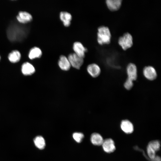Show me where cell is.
I'll use <instances>...</instances> for the list:
<instances>
[{
  "mask_svg": "<svg viewBox=\"0 0 161 161\" xmlns=\"http://www.w3.org/2000/svg\"><path fill=\"white\" fill-rule=\"evenodd\" d=\"M28 29L17 24H10L7 31L8 39L12 42L21 41L24 39L28 33Z\"/></svg>",
  "mask_w": 161,
  "mask_h": 161,
  "instance_id": "6da1fadb",
  "label": "cell"
},
{
  "mask_svg": "<svg viewBox=\"0 0 161 161\" xmlns=\"http://www.w3.org/2000/svg\"><path fill=\"white\" fill-rule=\"evenodd\" d=\"M97 40L101 45L108 44L110 43L111 35L109 28L106 26H101L97 29Z\"/></svg>",
  "mask_w": 161,
  "mask_h": 161,
  "instance_id": "7a4b0ae2",
  "label": "cell"
},
{
  "mask_svg": "<svg viewBox=\"0 0 161 161\" xmlns=\"http://www.w3.org/2000/svg\"><path fill=\"white\" fill-rule=\"evenodd\" d=\"M118 43L124 50L130 48L133 44V38L131 35L128 32L124 33L119 38Z\"/></svg>",
  "mask_w": 161,
  "mask_h": 161,
  "instance_id": "3957f363",
  "label": "cell"
},
{
  "mask_svg": "<svg viewBox=\"0 0 161 161\" xmlns=\"http://www.w3.org/2000/svg\"><path fill=\"white\" fill-rule=\"evenodd\" d=\"M67 58L71 66L77 69H79L83 64V58L74 53L69 54Z\"/></svg>",
  "mask_w": 161,
  "mask_h": 161,
  "instance_id": "277c9868",
  "label": "cell"
},
{
  "mask_svg": "<svg viewBox=\"0 0 161 161\" xmlns=\"http://www.w3.org/2000/svg\"><path fill=\"white\" fill-rule=\"evenodd\" d=\"M72 48L74 53L82 58H83L85 57V53L87 49L80 42H75L73 44Z\"/></svg>",
  "mask_w": 161,
  "mask_h": 161,
  "instance_id": "5b68a950",
  "label": "cell"
},
{
  "mask_svg": "<svg viewBox=\"0 0 161 161\" xmlns=\"http://www.w3.org/2000/svg\"><path fill=\"white\" fill-rule=\"evenodd\" d=\"M143 74L145 78L148 80H153L157 77V73L155 69L151 66L145 67L143 69Z\"/></svg>",
  "mask_w": 161,
  "mask_h": 161,
  "instance_id": "8992f818",
  "label": "cell"
},
{
  "mask_svg": "<svg viewBox=\"0 0 161 161\" xmlns=\"http://www.w3.org/2000/svg\"><path fill=\"white\" fill-rule=\"evenodd\" d=\"M102 145L104 151L107 153L113 152L116 149L114 142L111 138H107L104 140Z\"/></svg>",
  "mask_w": 161,
  "mask_h": 161,
  "instance_id": "52a82bcc",
  "label": "cell"
},
{
  "mask_svg": "<svg viewBox=\"0 0 161 161\" xmlns=\"http://www.w3.org/2000/svg\"><path fill=\"white\" fill-rule=\"evenodd\" d=\"M126 72L128 78L133 81L135 80L137 78V69L136 65L132 63H129L126 68Z\"/></svg>",
  "mask_w": 161,
  "mask_h": 161,
  "instance_id": "ba28073f",
  "label": "cell"
},
{
  "mask_svg": "<svg viewBox=\"0 0 161 161\" xmlns=\"http://www.w3.org/2000/svg\"><path fill=\"white\" fill-rule=\"evenodd\" d=\"M58 64L61 70L65 71L69 70L71 66L68 58L63 55L60 56Z\"/></svg>",
  "mask_w": 161,
  "mask_h": 161,
  "instance_id": "9c48e42d",
  "label": "cell"
},
{
  "mask_svg": "<svg viewBox=\"0 0 161 161\" xmlns=\"http://www.w3.org/2000/svg\"><path fill=\"white\" fill-rule=\"evenodd\" d=\"M18 21L20 23L26 24L32 21V16L29 13L25 11L20 12L16 17Z\"/></svg>",
  "mask_w": 161,
  "mask_h": 161,
  "instance_id": "30bf717a",
  "label": "cell"
},
{
  "mask_svg": "<svg viewBox=\"0 0 161 161\" xmlns=\"http://www.w3.org/2000/svg\"><path fill=\"white\" fill-rule=\"evenodd\" d=\"M87 70L89 74L93 78L98 77L101 72V69L99 66L95 63L88 65L87 68Z\"/></svg>",
  "mask_w": 161,
  "mask_h": 161,
  "instance_id": "8fae6325",
  "label": "cell"
},
{
  "mask_svg": "<svg viewBox=\"0 0 161 161\" xmlns=\"http://www.w3.org/2000/svg\"><path fill=\"white\" fill-rule=\"evenodd\" d=\"M59 17L65 27H68L70 25L72 17L70 13L66 11H61L60 13Z\"/></svg>",
  "mask_w": 161,
  "mask_h": 161,
  "instance_id": "7c38bea8",
  "label": "cell"
},
{
  "mask_svg": "<svg viewBox=\"0 0 161 161\" xmlns=\"http://www.w3.org/2000/svg\"><path fill=\"white\" fill-rule=\"evenodd\" d=\"M120 127L122 130L127 134L131 133L134 131L132 123L127 120H123L120 123Z\"/></svg>",
  "mask_w": 161,
  "mask_h": 161,
  "instance_id": "4fadbf2b",
  "label": "cell"
},
{
  "mask_svg": "<svg viewBox=\"0 0 161 161\" xmlns=\"http://www.w3.org/2000/svg\"><path fill=\"white\" fill-rule=\"evenodd\" d=\"M121 0H107L106 3L109 9L112 11H115L118 10L121 5Z\"/></svg>",
  "mask_w": 161,
  "mask_h": 161,
  "instance_id": "5bb4252c",
  "label": "cell"
},
{
  "mask_svg": "<svg viewBox=\"0 0 161 161\" xmlns=\"http://www.w3.org/2000/svg\"><path fill=\"white\" fill-rule=\"evenodd\" d=\"M35 69L34 66L31 64L27 62L24 63L21 66L22 73L26 75H30L34 73Z\"/></svg>",
  "mask_w": 161,
  "mask_h": 161,
  "instance_id": "9a60e30c",
  "label": "cell"
},
{
  "mask_svg": "<svg viewBox=\"0 0 161 161\" xmlns=\"http://www.w3.org/2000/svg\"><path fill=\"white\" fill-rule=\"evenodd\" d=\"M90 140L93 144L98 146L102 145L104 140L102 136L97 133H94L92 134Z\"/></svg>",
  "mask_w": 161,
  "mask_h": 161,
  "instance_id": "2e32d148",
  "label": "cell"
},
{
  "mask_svg": "<svg viewBox=\"0 0 161 161\" xmlns=\"http://www.w3.org/2000/svg\"><path fill=\"white\" fill-rule=\"evenodd\" d=\"M42 55V52L40 48L37 47L32 48L28 54L29 58L31 59L40 58Z\"/></svg>",
  "mask_w": 161,
  "mask_h": 161,
  "instance_id": "e0dca14e",
  "label": "cell"
},
{
  "mask_svg": "<svg viewBox=\"0 0 161 161\" xmlns=\"http://www.w3.org/2000/svg\"><path fill=\"white\" fill-rule=\"evenodd\" d=\"M21 57V54L17 50L13 51L9 53L8 56L9 60L13 63L18 62L20 60Z\"/></svg>",
  "mask_w": 161,
  "mask_h": 161,
  "instance_id": "ac0fdd59",
  "label": "cell"
},
{
  "mask_svg": "<svg viewBox=\"0 0 161 161\" xmlns=\"http://www.w3.org/2000/svg\"><path fill=\"white\" fill-rule=\"evenodd\" d=\"M34 142L35 146L40 149H43L45 146V140L41 136L36 137L34 139Z\"/></svg>",
  "mask_w": 161,
  "mask_h": 161,
  "instance_id": "d6986e66",
  "label": "cell"
},
{
  "mask_svg": "<svg viewBox=\"0 0 161 161\" xmlns=\"http://www.w3.org/2000/svg\"><path fill=\"white\" fill-rule=\"evenodd\" d=\"M148 145L151 147L155 152L158 151L160 148V143L157 140L151 141L149 142Z\"/></svg>",
  "mask_w": 161,
  "mask_h": 161,
  "instance_id": "ffe728a7",
  "label": "cell"
},
{
  "mask_svg": "<svg viewBox=\"0 0 161 161\" xmlns=\"http://www.w3.org/2000/svg\"><path fill=\"white\" fill-rule=\"evenodd\" d=\"M74 140L77 143H80L82 141L84 137L83 134L80 132H75L72 135Z\"/></svg>",
  "mask_w": 161,
  "mask_h": 161,
  "instance_id": "44dd1931",
  "label": "cell"
},
{
  "mask_svg": "<svg viewBox=\"0 0 161 161\" xmlns=\"http://www.w3.org/2000/svg\"><path fill=\"white\" fill-rule=\"evenodd\" d=\"M125 88L127 90L131 89L133 86V81L127 78L124 85Z\"/></svg>",
  "mask_w": 161,
  "mask_h": 161,
  "instance_id": "7402d4cb",
  "label": "cell"
},
{
  "mask_svg": "<svg viewBox=\"0 0 161 161\" xmlns=\"http://www.w3.org/2000/svg\"></svg>",
  "mask_w": 161,
  "mask_h": 161,
  "instance_id": "603a6c76",
  "label": "cell"
}]
</instances>
